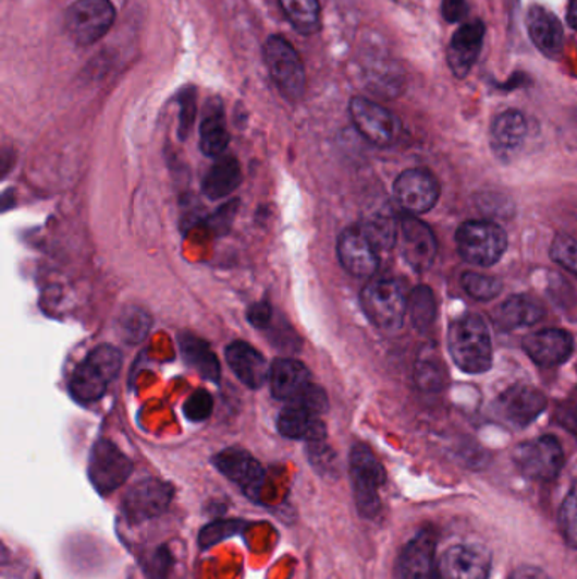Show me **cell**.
Masks as SVG:
<instances>
[{"mask_svg":"<svg viewBox=\"0 0 577 579\" xmlns=\"http://www.w3.org/2000/svg\"><path fill=\"white\" fill-rule=\"evenodd\" d=\"M451 358L461 372L479 375L493 364V342L487 321L476 314L463 315L452 322L447 333Z\"/></svg>","mask_w":577,"mask_h":579,"instance_id":"1","label":"cell"},{"mask_svg":"<svg viewBox=\"0 0 577 579\" xmlns=\"http://www.w3.org/2000/svg\"><path fill=\"white\" fill-rule=\"evenodd\" d=\"M121 364L122 357L118 348L109 345L99 346L73 373L70 394L84 406L100 400L121 372Z\"/></svg>","mask_w":577,"mask_h":579,"instance_id":"2","label":"cell"},{"mask_svg":"<svg viewBox=\"0 0 577 579\" xmlns=\"http://www.w3.org/2000/svg\"><path fill=\"white\" fill-rule=\"evenodd\" d=\"M349 468L357 511L365 519H375L381 510L380 490L386 480L383 466L368 446L357 444L351 449Z\"/></svg>","mask_w":577,"mask_h":579,"instance_id":"3","label":"cell"},{"mask_svg":"<svg viewBox=\"0 0 577 579\" xmlns=\"http://www.w3.org/2000/svg\"><path fill=\"white\" fill-rule=\"evenodd\" d=\"M456 246L464 262L475 266H493L505 254L508 239L496 222L469 220L457 229Z\"/></svg>","mask_w":577,"mask_h":579,"instance_id":"4","label":"cell"},{"mask_svg":"<svg viewBox=\"0 0 577 579\" xmlns=\"http://www.w3.org/2000/svg\"><path fill=\"white\" fill-rule=\"evenodd\" d=\"M361 305L369 321L378 329L388 333L402 329L408 312V302L398 281L386 278H378L366 285L361 293Z\"/></svg>","mask_w":577,"mask_h":579,"instance_id":"5","label":"cell"},{"mask_svg":"<svg viewBox=\"0 0 577 579\" xmlns=\"http://www.w3.org/2000/svg\"><path fill=\"white\" fill-rule=\"evenodd\" d=\"M265 61L273 84L285 99L296 102L305 94V69L300 55L283 36H271L265 45Z\"/></svg>","mask_w":577,"mask_h":579,"instance_id":"6","label":"cell"},{"mask_svg":"<svg viewBox=\"0 0 577 579\" xmlns=\"http://www.w3.org/2000/svg\"><path fill=\"white\" fill-rule=\"evenodd\" d=\"M111 0H76L65 14V27L76 45L88 46L102 39L114 26Z\"/></svg>","mask_w":577,"mask_h":579,"instance_id":"7","label":"cell"},{"mask_svg":"<svg viewBox=\"0 0 577 579\" xmlns=\"http://www.w3.org/2000/svg\"><path fill=\"white\" fill-rule=\"evenodd\" d=\"M133 468V461L111 441L100 439L91 447L88 478L100 495L121 488L130 480Z\"/></svg>","mask_w":577,"mask_h":579,"instance_id":"8","label":"cell"},{"mask_svg":"<svg viewBox=\"0 0 577 579\" xmlns=\"http://www.w3.org/2000/svg\"><path fill=\"white\" fill-rule=\"evenodd\" d=\"M518 471L528 480L551 481L564 466V449L555 437L542 436L528 441L513 453Z\"/></svg>","mask_w":577,"mask_h":579,"instance_id":"9","label":"cell"},{"mask_svg":"<svg viewBox=\"0 0 577 579\" xmlns=\"http://www.w3.org/2000/svg\"><path fill=\"white\" fill-rule=\"evenodd\" d=\"M349 114L363 137L386 148L398 140L402 124L393 112L366 97H354L349 104Z\"/></svg>","mask_w":577,"mask_h":579,"instance_id":"10","label":"cell"},{"mask_svg":"<svg viewBox=\"0 0 577 579\" xmlns=\"http://www.w3.org/2000/svg\"><path fill=\"white\" fill-rule=\"evenodd\" d=\"M175 490L155 478L139 481L122 500V511L131 523H143L156 519L170 507Z\"/></svg>","mask_w":577,"mask_h":579,"instance_id":"11","label":"cell"},{"mask_svg":"<svg viewBox=\"0 0 577 579\" xmlns=\"http://www.w3.org/2000/svg\"><path fill=\"white\" fill-rule=\"evenodd\" d=\"M439 195H441L439 182L430 171L422 168L405 170L396 179V202L410 216H420L432 210L439 201Z\"/></svg>","mask_w":577,"mask_h":579,"instance_id":"12","label":"cell"},{"mask_svg":"<svg viewBox=\"0 0 577 579\" xmlns=\"http://www.w3.org/2000/svg\"><path fill=\"white\" fill-rule=\"evenodd\" d=\"M491 554L478 544L449 547L437 565L439 579H490Z\"/></svg>","mask_w":577,"mask_h":579,"instance_id":"13","label":"cell"},{"mask_svg":"<svg viewBox=\"0 0 577 579\" xmlns=\"http://www.w3.org/2000/svg\"><path fill=\"white\" fill-rule=\"evenodd\" d=\"M400 250L405 262L415 272H427L435 262L437 239L432 229L418 220L417 216L405 214L400 220Z\"/></svg>","mask_w":577,"mask_h":579,"instance_id":"14","label":"cell"},{"mask_svg":"<svg viewBox=\"0 0 577 579\" xmlns=\"http://www.w3.org/2000/svg\"><path fill=\"white\" fill-rule=\"evenodd\" d=\"M213 465L225 478L241 486L249 498L258 502L265 485V470L258 459L253 458L247 450L231 447L219 453L213 458Z\"/></svg>","mask_w":577,"mask_h":579,"instance_id":"15","label":"cell"},{"mask_svg":"<svg viewBox=\"0 0 577 579\" xmlns=\"http://www.w3.org/2000/svg\"><path fill=\"white\" fill-rule=\"evenodd\" d=\"M339 260L347 273L356 278H371L378 272L377 248L366 238L359 228L346 229L342 232L337 243Z\"/></svg>","mask_w":577,"mask_h":579,"instance_id":"16","label":"cell"},{"mask_svg":"<svg viewBox=\"0 0 577 579\" xmlns=\"http://www.w3.org/2000/svg\"><path fill=\"white\" fill-rule=\"evenodd\" d=\"M498 412L518 427H527L542 415L548 400L542 391L527 385H515L503 391L496 401Z\"/></svg>","mask_w":577,"mask_h":579,"instance_id":"17","label":"cell"},{"mask_svg":"<svg viewBox=\"0 0 577 579\" xmlns=\"http://www.w3.org/2000/svg\"><path fill=\"white\" fill-rule=\"evenodd\" d=\"M573 336L564 329H542L528 334L524 339V351L542 367L566 363L573 354Z\"/></svg>","mask_w":577,"mask_h":579,"instance_id":"18","label":"cell"},{"mask_svg":"<svg viewBox=\"0 0 577 579\" xmlns=\"http://www.w3.org/2000/svg\"><path fill=\"white\" fill-rule=\"evenodd\" d=\"M482 41H484V24L481 21L464 24L454 33L447 50V63L452 75L466 79L471 73L481 53Z\"/></svg>","mask_w":577,"mask_h":579,"instance_id":"19","label":"cell"},{"mask_svg":"<svg viewBox=\"0 0 577 579\" xmlns=\"http://www.w3.org/2000/svg\"><path fill=\"white\" fill-rule=\"evenodd\" d=\"M225 358L234 375L251 390H258L270 379L271 367L268 366L267 360L258 349L247 342H232L225 349Z\"/></svg>","mask_w":577,"mask_h":579,"instance_id":"20","label":"cell"},{"mask_svg":"<svg viewBox=\"0 0 577 579\" xmlns=\"http://www.w3.org/2000/svg\"><path fill=\"white\" fill-rule=\"evenodd\" d=\"M527 29L533 45L545 57L557 58L563 53L564 27L557 15L542 5H533L527 15Z\"/></svg>","mask_w":577,"mask_h":579,"instance_id":"21","label":"cell"},{"mask_svg":"<svg viewBox=\"0 0 577 579\" xmlns=\"http://www.w3.org/2000/svg\"><path fill=\"white\" fill-rule=\"evenodd\" d=\"M402 579H435V541L429 532L415 535L400 554Z\"/></svg>","mask_w":577,"mask_h":579,"instance_id":"22","label":"cell"},{"mask_svg":"<svg viewBox=\"0 0 577 579\" xmlns=\"http://www.w3.org/2000/svg\"><path fill=\"white\" fill-rule=\"evenodd\" d=\"M268 382H270L273 397L285 403L295 401L311 385L307 366L300 361L288 360V358H282L271 364Z\"/></svg>","mask_w":577,"mask_h":579,"instance_id":"23","label":"cell"},{"mask_svg":"<svg viewBox=\"0 0 577 579\" xmlns=\"http://www.w3.org/2000/svg\"><path fill=\"white\" fill-rule=\"evenodd\" d=\"M278 431L286 439H302L307 443H322L327 429L320 417L300 406H286L278 417Z\"/></svg>","mask_w":577,"mask_h":579,"instance_id":"24","label":"cell"},{"mask_svg":"<svg viewBox=\"0 0 577 579\" xmlns=\"http://www.w3.org/2000/svg\"><path fill=\"white\" fill-rule=\"evenodd\" d=\"M229 141L231 136L225 122L224 107L219 99L209 100L200 125L201 153L210 158H221L228 149Z\"/></svg>","mask_w":577,"mask_h":579,"instance_id":"25","label":"cell"},{"mask_svg":"<svg viewBox=\"0 0 577 579\" xmlns=\"http://www.w3.org/2000/svg\"><path fill=\"white\" fill-rule=\"evenodd\" d=\"M528 122L518 110H505L491 124V143L500 155H512L527 140Z\"/></svg>","mask_w":577,"mask_h":579,"instance_id":"26","label":"cell"},{"mask_svg":"<svg viewBox=\"0 0 577 579\" xmlns=\"http://www.w3.org/2000/svg\"><path fill=\"white\" fill-rule=\"evenodd\" d=\"M241 180H243V171H241L240 161L234 156L222 155L207 171L201 189L210 201H221L241 185Z\"/></svg>","mask_w":577,"mask_h":579,"instance_id":"27","label":"cell"},{"mask_svg":"<svg viewBox=\"0 0 577 579\" xmlns=\"http://www.w3.org/2000/svg\"><path fill=\"white\" fill-rule=\"evenodd\" d=\"M543 309L536 299L528 295H512L498 309L496 321L503 329H520L536 326L542 321Z\"/></svg>","mask_w":577,"mask_h":579,"instance_id":"28","label":"cell"},{"mask_svg":"<svg viewBox=\"0 0 577 579\" xmlns=\"http://www.w3.org/2000/svg\"><path fill=\"white\" fill-rule=\"evenodd\" d=\"M180 348H182V354L186 363L191 364L195 372L200 373L209 382L219 383V379H221V364H219V360H217L216 354H213L212 349L209 348L206 341L186 334V336L180 337Z\"/></svg>","mask_w":577,"mask_h":579,"instance_id":"29","label":"cell"},{"mask_svg":"<svg viewBox=\"0 0 577 579\" xmlns=\"http://www.w3.org/2000/svg\"><path fill=\"white\" fill-rule=\"evenodd\" d=\"M377 251H390L398 241L400 224L388 208H381L366 217L361 228Z\"/></svg>","mask_w":577,"mask_h":579,"instance_id":"30","label":"cell"},{"mask_svg":"<svg viewBox=\"0 0 577 579\" xmlns=\"http://www.w3.org/2000/svg\"><path fill=\"white\" fill-rule=\"evenodd\" d=\"M280 5L296 33L311 36L320 29L319 0H280Z\"/></svg>","mask_w":577,"mask_h":579,"instance_id":"31","label":"cell"},{"mask_svg":"<svg viewBox=\"0 0 577 579\" xmlns=\"http://www.w3.org/2000/svg\"><path fill=\"white\" fill-rule=\"evenodd\" d=\"M408 314H410L415 329L420 330V333L432 326L437 315V302L429 287L418 285L415 288L410 300H408Z\"/></svg>","mask_w":577,"mask_h":579,"instance_id":"32","label":"cell"},{"mask_svg":"<svg viewBox=\"0 0 577 579\" xmlns=\"http://www.w3.org/2000/svg\"><path fill=\"white\" fill-rule=\"evenodd\" d=\"M415 382L423 391H441L447 382L444 364L427 351L426 357L418 358L415 364Z\"/></svg>","mask_w":577,"mask_h":579,"instance_id":"33","label":"cell"},{"mask_svg":"<svg viewBox=\"0 0 577 579\" xmlns=\"http://www.w3.org/2000/svg\"><path fill=\"white\" fill-rule=\"evenodd\" d=\"M464 292L471 299L479 300V302H490L496 299L503 290L502 280L491 275H482V273L467 272L461 278Z\"/></svg>","mask_w":577,"mask_h":579,"instance_id":"34","label":"cell"},{"mask_svg":"<svg viewBox=\"0 0 577 579\" xmlns=\"http://www.w3.org/2000/svg\"><path fill=\"white\" fill-rule=\"evenodd\" d=\"M119 329L124 341L136 345L143 341L151 329V318L142 309H130L119 318Z\"/></svg>","mask_w":577,"mask_h":579,"instance_id":"35","label":"cell"},{"mask_svg":"<svg viewBox=\"0 0 577 579\" xmlns=\"http://www.w3.org/2000/svg\"><path fill=\"white\" fill-rule=\"evenodd\" d=\"M558 527L564 541L573 550H577V485L570 488L558 510Z\"/></svg>","mask_w":577,"mask_h":579,"instance_id":"36","label":"cell"},{"mask_svg":"<svg viewBox=\"0 0 577 579\" xmlns=\"http://www.w3.org/2000/svg\"><path fill=\"white\" fill-rule=\"evenodd\" d=\"M244 529V523L240 520H217V522L209 523L204 527L200 532V547L209 550L212 545L219 544V542L225 541L232 535L240 534Z\"/></svg>","mask_w":577,"mask_h":579,"instance_id":"37","label":"cell"},{"mask_svg":"<svg viewBox=\"0 0 577 579\" xmlns=\"http://www.w3.org/2000/svg\"><path fill=\"white\" fill-rule=\"evenodd\" d=\"M551 256L558 266H563L577 278V239L558 234L552 241Z\"/></svg>","mask_w":577,"mask_h":579,"instance_id":"38","label":"cell"},{"mask_svg":"<svg viewBox=\"0 0 577 579\" xmlns=\"http://www.w3.org/2000/svg\"><path fill=\"white\" fill-rule=\"evenodd\" d=\"M185 415L188 421L192 422H204L212 415L213 410V400L212 395L207 390H197L186 398Z\"/></svg>","mask_w":577,"mask_h":579,"instance_id":"39","label":"cell"},{"mask_svg":"<svg viewBox=\"0 0 577 579\" xmlns=\"http://www.w3.org/2000/svg\"><path fill=\"white\" fill-rule=\"evenodd\" d=\"M195 116H197V94L194 87H188L180 94L179 134L182 140L191 133Z\"/></svg>","mask_w":577,"mask_h":579,"instance_id":"40","label":"cell"},{"mask_svg":"<svg viewBox=\"0 0 577 579\" xmlns=\"http://www.w3.org/2000/svg\"><path fill=\"white\" fill-rule=\"evenodd\" d=\"M286 406H290V403H286ZM292 406L304 407L308 412L316 413V415L320 417L322 413L327 412V409H329V398H327L326 391H323L320 386L311 383L300 397L296 398L295 401H292Z\"/></svg>","mask_w":577,"mask_h":579,"instance_id":"41","label":"cell"},{"mask_svg":"<svg viewBox=\"0 0 577 579\" xmlns=\"http://www.w3.org/2000/svg\"><path fill=\"white\" fill-rule=\"evenodd\" d=\"M171 556L164 547L151 554L148 563L145 565L146 578L148 579H167L170 571Z\"/></svg>","mask_w":577,"mask_h":579,"instance_id":"42","label":"cell"},{"mask_svg":"<svg viewBox=\"0 0 577 579\" xmlns=\"http://www.w3.org/2000/svg\"><path fill=\"white\" fill-rule=\"evenodd\" d=\"M237 205L240 202H229V204L222 205L216 214L209 219V228L212 229L216 234H224L231 229L232 220L236 217Z\"/></svg>","mask_w":577,"mask_h":579,"instance_id":"43","label":"cell"},{"mask_svg":"<svg viewBox=\"0 0 577 579\" xmlns=\"http://www.w3.org/2000/svg\"><path fill=\"white\" fill-rule=\"evenodd\" d=\"M271 317H273V309L268 302L255 303L247 312V318L258 329H268L271 324Z\"/></svg>","mask_w":577,"mask_h":579,"instance_id":"44","label":"cell"},{"mask_svg":"<svg viewBox=\"0 0 577 579\" xmlns=\"http://www.w3.org/2000/svg\"><path fill=\"white\" fill-rule=\"evenodd\" d=\"M466 0H442V15L447 23H457L466 14Z\"/></svg>","mask_w":577,"mask_h":579,"instance_id":"45","label":"cell"},{"mask_svg":"<svg viewBox=\"0 0 577 579\" xmlns=\"http://www.w3.org/2000/svg\"><path fill=\"white\" fill-rule=\"evenodd\" d=\"M508 579H551V576L540 568H533V566H520L510 575Z\"/></svg>","mask_w":577,"mask_h":579,"instance_id":"46","label":"cell"},{"mask_svg":"<svg viewBox=\"0 0 577 579\" xmlns=\"http://www.w3.org/2000/svg\"><path fill=\"white\" fill-rule=\"evenodd\" d=\"M563 421L569 424V427L577 429V395L573 400L567 401L563 412H561Z\"/></svg>","mask_w":577,"mask_h":579,"instance_id":"47","label":"cell"},{"mask_svg":"<svg viewBox=\"0 0 577 579\" xmlns=\"http://www.w3.org/2000/svg\"><path fill=\"white\" fill-rule=\"evenodd\" d=\"M567 24L577 31V0H570L567 8Z\"/></svg>","mask_w":577,"mask_h":579,"instance_id":"48","label":"cell"}]
</instances>
